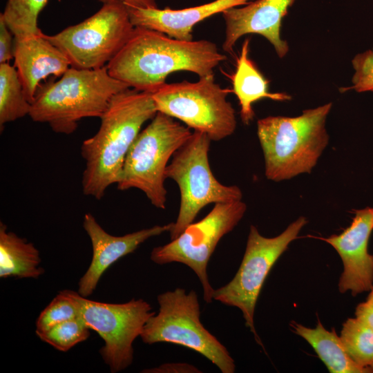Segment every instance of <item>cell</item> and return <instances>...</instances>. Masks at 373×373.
<instances>
[{"label": "cell", "instance_id": "cell-3", "mask_svg": "<svg viewBox=\"0 0 373 373\" xmlns=\"http://www.w3.org/2000/svg\"><path fill=\"white\" fill-rule=\"evenodd\" d=\"M127 88V84L108 74L106 66L70 67L57 81L39 87L28 115L35 122L48 124L57 133L70 135L82 119L100 118L112 98Z\"/></svg>", "mask_w": 373, "mask_h": 373}, {"label": "cell", "instance_id": "cell-27", "mask_svg": "<svg viewBox=\"0 0 373 373\" xmlns=\"http://www.w3.org/2000/svg\"><path fill=\"white\" fill-rule=\"evenodd\" d=\"M14 39L15 36L0 16V64L13 59Z\"/></svg>", "mask_w": 373, "mask_h": 373}, {"label": "cell", "instance_id": "cell-26", "mask_svg": "<svg viewBox=\"0 0 373 373\" xmlns=\"http://www.w3.org/2000/svg\"><path fill=\"white\" fill-rule=\"evenodd\" d=\"M354 73L352 77L353 88L356 92H373V51L366 50L357 54L352 59Z\"/></svg>", "mask_w": 373, "mask_h": 373}, {"label": "cell", "instance_id": "cell-7", "mask_svg": "<svg viewBox=\"0 0 373 373\" xmlns=\"http://www.w3.org/2000/svg\"><path fill=\"white\" fill-rule=\"evenodd\" d=\"M211 142L207 134L193 131L166 169V178L177 183L180 193L178 215L169 231L171 240L193 223L207 205L242 200L238 186L224 185L213 174L209 161Z\"/></svg>", "mask_w": 373, "mask_h": 373}, {"label": "cell", "instance_id": "cell-32", "mask_svg": "<svg viewBox=\"0 0 373 373\" xmlns=\"http://www.w3.org/2000/svg\"><path fill=\"white\" fill-rule=\"evenodd\" d=\"M368 367L371 370V372H373V362Z\"/></svg>", "mask_w": 373, "mask_h": 373}, {"label": "cell", "instance_id": "cell-4", "mask_svg": "<svg viewBox=\"0 0 373 373\" xmlns=\"http://www.w3.org/2000/svg\"><path fill=\"white\" fill-rule=\"evenodd\" d=\"M332 104L306 109L297 117L269 116L257 122L268 180L279 182L310 173L329 140L325 128Z\"/></svg>", "mask_w": 373, "mask_h": 373}, {"label": "cell", "instance_id": "cell-1", "mask_svg": "<svg viewBox=\"0 0 373 373\" xmlns=\"http://www.w3.org/2000/svg\"><path fill=\"white\" fill-rule=\"evenodd\" d=\"M226 59L211 41L179 40L156 30L135 27L106 68L112 77L129 88L153 93L173 72L189 71L202 77L213 75L215 68Z\"/></svg>", "mask_w": 373, "mask_h": 373}, {"label": "cell", "instance_id": "cell-10", "mask_svg": "<svg viewBox=\"0 0 373 373\" xmlns=\"http://www.w3.org/2000/svg\"><path fill=\"white\" fill-rule=\"evenodd\" d=\"M307 222L306 218L300 216L273 238L262 236L255 226L251 225L244 256L236 275L227 284L214 289L213 300L238 307L246 326L262 347L254 326L257 300L271 269Z\"/></svg>", "mask_w": 373, "mask_h": 373}, {"label": "cell", "instance_id": "cell-17", "mask_svg": "<svg viewBox=\"0 0 373 373\" xmlns=\"http://www.w3.org/2000/svg\"><path fill=\"white\" fill-rule=\"evenodd\" d=\"M253 0H215L198 6L180 10L142 8L126 6L134 27L166 34L183 41L193 40V28L207 18L233 7L248 4Z\"/></svg>", "mask_w": 373, "mask_h": 373}, {"label": "cell", "instance_id": "cell-21", "mask_svg": "<svg viewBox=\"0 0 373 373\" xmlns=\"http://www.w3.org/2000/svg\"><path fill=\"white\" fill-rule=\"evenodd\" d=\"M31 103L28 100L14 66L0 64V126L28 115Z\"/></svg>", "mask_w": 373, "mask_h": 373}, {"label": "cell", "instance_id": "cell-15", "mask_svg": "<svg viewBox=\"0 0 373 373\" xmlns=\"http://www.w3.org/2000/svg\"><path fill=\"white\" fill-rule=\"evenodd\" d=\"M173 222L155 225L121 236L111 235L98 223L91 213H86L83 227L92 245L93 256L90 264L79 281L78 293L84 296H90L97 287L104 271L122 257L133 252L146 240L169 232Z\"/></svg>", "mask_w": 373, "mask_h": 373}, {"label": "cell", "instance_id": "cell-18", "mask_svg": "<svg viewBox=\"0 0 373 373\" xmlns=\"http://www.w3.org/2000/svg\"><path fill=\"white\" fill-rule=\"evenodd\" d=\"M249 39H246L236 61V69L231 76L233 92L237 97L240 105V115L242 122L247 125L253 120L255 113L253 104L261 99L275 101L291 99V96L285 93H270L268 81L256 67L249 56Z\"/></svg>", "mask_w": 373, "mask_h": 373}, {"label": "cell", "instance_id": "cell-6", "mask_svg": "<svg viewBox=\"0 0 373 373\" xmlns=\"http://www.w3.org/2000/svg\"><path fill=\"white\" fill-rule=\"evenodd\" d=\"M158 313L144 326L140 337L146 344L169 343L193 350L204 356L222 373H233L234 360L224 345L200 321L197 293L176 288L160 294Z\"/></svg>", "mask_w": 373, "mask_h": 373}, {"label": "cell", "instance_id": "cell-31", "mask_svg": "<svg viewBox=\"0 0 373 373\" xmlns=\"http://www.w3.org/2000/svg\"><path fill=\"white\" fill-rule=\"evenodd\" d=\"M366 301L373 303V287L370 290V293L369 294Z\"/></svg>", "mask_w": 373, "mask_h": 373}, {"label": "cell", "instance_id": "cell-5", "mask_svg": "<svg viewBox=\"0 0 373 373\" xmlns=\"http://www.w3.org/2000/svg\"><path fill=\"white\" fill-rule=\"evenodd\" d=\"M192 133L186 125L157 112L129 149L117 183V189H137L151 204L164 209L167 193L164 185L166 169L173 154Z\"/></svg>", "mask_w": 373, "mask_h": 373}, {"label": "cell", "instance_id": "cell-16", "mask_svg": "<svg viewBox=\"0 0 373 373\" xmlns=\"http://www.w3.org/2000/svg\"><path fill=\"white\" fill-rule=\"evenodd\" d=\"M13 59L25 95L30 103L42 80L50 76L61 77L70 67L68 57L44 33L15 37Z\"/></svg>", "mask_w": 373, "mask_h": 373}, {"label": "cell", "instance_id": "cell-13", "mask_svg": "<svg viewBox=\"0 0 373 373\" xmlns=\"http://www.w3.org/2000/svg\"><path fill=\"white\" fill-rule=\"evenodd\" d=\"M373 230V208L355 211L351 224L338 235L319 238L331 245L339 254L343 271L338 283L341 293L350 290L352 296L373 287V255L367 245Z\"/></svg>", "mask_w": 373, "mask_h": 373}, {"label": "cell", "instance_id": "cell-24", "mask_svg": "<svg viewBox=\"0 0 373 373\" xmlns=\"http://www.w3.org/2000/svg\"><path fill=\"white\" fill-rule=\"evenodd\" d=\"M90 328L79 316L60 323L46 331L36 332L44 342L61 352H67L90 336Z\"/></svg>", "mask_w": 373, "mask_h": 373}, {"label": "cell", "instance_id": "cell-20", "mask_svg": "<svg viewBox=\"0 0 373 373\" xmlns=\"http://www.w3.org/2000/svg\"><path fill=\"white\" fill-rule=\"evenodd\" d=\"M294 332L303 338L314 350L331 373H369L368 367L356 363L345 350L341 338L333 329H326L320 321L315 328H309L294 321Z\"/></svg>", "mask_w": 373, "mask_h": 373}, {"label": "cell", "instance_id": "cell-2", "mask_svg": "<svg viewBox=\"0 0 373 373\" xmlns=\"http://www.w3.org/2000/svg\"><path fill=\"white\" fill-rule=\"evenodd\" d=\"M157 113L152 93L127 88L116 94L100 117L97 132L85 140L80 153L85 161L83 193L102 199L119 182L126 154L142 125Z\"/></svg>", "mask_w": 373, "mask_h": 373}, {"label": "cell", "instance_id": "cell-11", "mask_svg": "<svg viewBox=\"0 0 373 373\" xmlns=\"http://www.w3.org/2000/svg\"><path fill=\"white\" fill-rule=\"evenodd\" d=\"M246 210L242 200L215 204L204 218L190 224L178 237L154 247L151 260L160 265L180 262L188 266L200 281L204 300L211 303L214 289L207 274L209 259L219 241L236 227Z\"/></svg>", "mask_w": 373, "mask_h": 373}, {"label": "cell", "instance_id": "cell-19", "mask_svg": "<svg viewBox=\"0 0 373 373\" xmlns=\"http://www.w3.org/2000/svg\"><path fill=\"white\" fill-rule=\"evenodd\" d=\"M39 250L33 243L8 231L0 222V277L37 278L44 272Z\"/></svg>", "mask_w": 373, "mask_h": 373}, {"label": "cell", "instance_id": "cell-9", "mask_svg": "<svg viewBox=\"0 0 373 373\" xmlns=\"http://www.w3.org/2000/svg\"><path fill=\"white\" fill-rule=\"evenodd\" d=\"M134 26L127 6L119 1L104 3L83 21L45 37L68 57L70 67L106 66L131 37Z\"/></svg>", "mask_w": 373, "mask_h": 373}, {"label": "cell", "instance_id": "cell-23", "mask_svg": "<svg viewBox=\"0 0 373 373\" xmlns=\"http://www.w3.org/2000/svg\"><path fill=\"white\" fill-rule=\"evenodd\" d=\"M340 338L350 358L368 367L373 362V330L358 318H350L343 325Z\"/></svg>", "mask_w": 373, "mask_h": 373}, {"label": "cell", "instance_id": "cell-14", "mask_svg": "<svg viewBox=\"0 0 373 373\" xmlns=\"http://www.w3.org/2000/svg\"><path fill=\"white\" fill-rule=\"evenodd\" d=\"M296 0H256L233 7L222 12L225 37L222 49L232 53L237 41L247 34H258L274 46L280 58L289 50L286 41L280 38L283 19Z\"/></svg>", "mask_w": 373, "mask_h": 373}, {"label": "cell", "instance_id": "cell-12", "mask_svg": "<svg viewBox=\"0 0 373 373\" xmlns=\"http://www.w3.org/2000/svg\"><path fill=\"white\" fill-rule=\"evenodd\" d=\"M76 303L79 316L104 340L99 353L112 373L126 369L133 360V343L149 318L155 314L149 303L133 298L124 303L91 300L66 289Z\"/></svg>", "mask_w": 373, "mask_h": 373}, {"label": "cell", "instance_id": "cell-8", "mask_svg": "<svg viewBox=\"0 0 373 373\" xmlns=\"http://www.w3.org/2000/svg\"><path fill=\"white\" fill-rule=\"evenodd\" d=\"M231 92L217 84L213 74L196 82L166 83L152 93V98L157 112L207 134L211 141H219L236 128L235 110L227 100Z\"/></svg>", "mask_w": 373, "mask_h": 373}, {"label": "cell", "instance_id": "cell-28", "mask_svg": "<svg viewBox=\"0 0 373 373\" xmlns=\"http://www.w3.org/2000/svg\"><path fill=\"white\" fill-rule=\"evenodd\" d=\"M146 373H199L195 366L186 363H171L142 371Z\"/></svg>", "mask_w": 373, "mask_h": 373}, {"label": "cell", "instance_id": "cell-25", "mask_svg": "<svg viewBox=\"0 0 373 373\" xmlns=\"http://www.w3.org/2000/svg\"><path fill=\"white\" fill-rule=\"evenodd\" d=\"M79 316V310L76 303L66 289L63 290L41 312L36 322L35 332L46 331L60 323Z\"/></svg>", "mask_w": 373, "mask_h": 373}, {"label": "cell", "instance_id": "cell-22", "mask_svg": "<svg viewBox=\"0 0 373 373\" xmlns=\"http://www.w3.org/2000/svg\"><path fill=\"white\" fill-rule=\"evenodd\" d=\"M48 0H7L0 14L16 37L42 34L38 17Z\"/></svg>", "mask_w": 373, "mask_h": 373}, {"label": "cell", "instance_id": "cell-29", "mask_svg": "<svg viewBox=\"0 0 373 373\" xmlns=\"http://www.w3.org/2000/svg\"><path fill=\"white\" fill-rule=\"evenodd\" d=\"M355 316L373 330V303L365 301L358 304L355 310Z\"/></svg>", "mask_w": 373, "mask_h": 373}, {"label": "cell", "instance_id": "cell-30", "mask_svg": "<svg viewBox=\"0 0 373 373\" xmlns=\"http://www.w3.org/2000/svg\"><path fill=\"white\" fill-rule=\"evenodd\" d=\"M101 3H107L115 1H119L126 6L142 8H157L156 0H96Z\"/></svg>", "mask_w": 373, "mask_h": 373}]
</instances>
